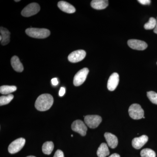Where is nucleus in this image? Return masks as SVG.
Wrapping results in <instances>:
<instances>
[{
  "instance_id": "obj_4",
  "label": "nucleus",
  "mask_w": 157,
  "mask_h": 157,
  "mask_svg": "<svg viewBox=\"0 0 157 157\" xmlns=\"http://www.w3.org/2000/svg\"><path fill=\"white\" fill-rule=\"evenodd\" d=\"M40 10V7L39 4L36 3H32L23 9L21 14L24 17H30L37 14Z\"/></svg>"
},
{
  "instance_id": "obj_12",
  "label": "nucleus",
  "mask_w": 157,
  "mask_h": 157,
  "mask_svg": "<svg viewBox=\"0 0 157 157\" xmlns=\"http://www.w3.org/2000/svg\"><path fill=\"white\" fill-rule=\"evenodd\" d=\"M148 137L145 135L135 137L132 141V146L136 149L141 148L148 141Z\"/></svg>"
},
{
  "instance_id": "obj_34",
  "label": "nucleus",
  "mask_w": 157,
  "mask_h": 157,
  "mask_svg": "<svg viewBox=\"0 0 157 157\" xmlns=\"http://www.w3.org/2000/svg\"></svg>"
},
{
  "instance_id": "obj_21",
  "label": "nucleus",
  "mask_w": 157,
  "mask_h": 157,
  "mask_svg": "<svg viewBox=\"0 0 157 157\" xmlns=\"http://www.w3.org/2000/svg\"><path fill=\"white\" fill-rule=\"evenodd\" d=\"M157 24V20L154 17L150 18L149 21L144 25V28L146 30H151L155 28Z\"/></svg>"
},
{
  "instance_id": "obj_9",
  "label": "nucleus",
  "mask_w": 157,
  "mask_h": 157,
  "mask_svg": "<svg viewBox=\"0 0 157 157\" xmlns=\"http://www.w3.org/2000/svg\"><path fill=\"white\" fill-rule=\"evenodd\" d=\"M86 56V52L83 50H78L73 52L69 55L68 59L73 63H78L83 60Z\"/></svg>"
},
{
  "instance_id": "obj_13",
  "label": "nucleus",
  "mask_w": 157,
  "mask_h": 157,
  "mask_svg": "<svg viewBox=\"0 0 157 157\" xmlns=\"http://www.w3.org/2000/svg\"><path fill=\"white\" fill-rule=\"evenodd\" d=\"M58 6L61 11L66 13L72 14L76 11V9L70 3L65 1H60L58 3Z\"/></svg>"
},
{
  "instance_id": "obj_33",
  "label": "nucleus",
  "mask_w": 157,
  "mask_h": 157,
  "mask_svg": "<svg viewBox=\"0 0 157 157\" xmlns=\"http://www.w3.org/2000/svg\"><path fill=\"white\" fill-rule=\"evenodd\" d=\"M71 137H73V135H71Z\"/></svg>"
},
{
  "instance_id": "obj_14",
  "label": "nucleus",
  "mask_w": 157,
  "mask_h": 157,
  "mask_svg": "<svg viewBox=\"0 0 157 157\" xmlns=\"http://www.w3.org/2000/svg\"><path fill=\"white\" fill-rule=\"evenodd\" d=\"M104 136L107 144L110 148H115L117 147L118 144V139L115 135L107 132L105 133Z\"/></svg>"
},
{
  "instance_id": "obj_3",
  "label": "nucleus",
  "mask_w": 157,
  "mask_h": 157,
  "mask_svg": "<svg viewBox=\"0 0 157 157\" xmlns=\"http://www.w3.org/2000/svg\"><path fill=\"white\" fill-rule=\"evenodd\" d=\"M129 115L133 119L138 120L144 117V111L139 104H132L128 109Z\"/></svg>"
},
{
  "instance_id": "obj_10",
  "label": "nucleus",
  "mask_w": 157,
  "mask_h": 157,
  "mask_svg": "<svg viewBox=\"0 0 157 157\" xmlns=\"http://www.w3.org/2000/svg\"><path fill=\"white\" fill-rule=\"evenodd\" d=\"M128 44L130 48L137 50H144L147 47V44L144 41L137 39H130L128 42Z\"/></svg>"
},
{
  "instance_id": "obj_31",
  "label": "nucleus",
  "mask_w": 157,
  "mask_h": 157,
  "mask_svg": "<svg viewBox=\"0 0 157 157\" xmlns=\"http://www.w3.org/2000/svg\"><path fill=\"white\" fill-rule=\"evenodd\" d=\"M26 157H36L34 156H27Z\"/></svg>"
},
{
  "instance_id": "obj_24",
  "label": "nucleus",
  "mask_w": 157,
  "mask_h": 157,
  "mask_svg": "<svg viewBox=\"0 0 157 157\" xmlns=\"http://www.w3.org/2000/svg\"><path fill=\"white\" fill-rule=\"evenodd\" d=\"M147 97L153 104H157V93L154 91L148 92Z\"/></svg>"
},
{
  "instance_id": "obj_26",
  "label": "nucleus",
  "mask_w": 157,
  "mask_h": 157,
  "mask_svg": "<svg viewBox=\"0 0 157 157\" xmlns=\"http://www.w3.org/2000/svg\"><path fill=\"white\" fill-rule=\"evenodd\" d=\"M138 2L143 5H149L150 4V0H138Z\"/></svg>"
},
{
  "instance_id": "obj_7",
  "label": "nucleus",
  "mask_w": 157,
  "mask_h": 157,
  "mask_svg": "<svg viewBox=\"0 0 157 157\" xmlns=\"http://www.w3.org/2000/svg\"><path fill=\"white\" fill-rule=\"evenodd\" d=\"M84 121L90 128H95L101 123L102 118L98 115H87L85 117Z\"/></svg>"
},
{
  "instance_id": "obj_17",
  "label": "nucleus",
  "mask_w": 157,
  "mask_h": 157,
  "mask_svg": "<svg viewBox=\"0 0 157 157\" xmlns=\"http://www.w3.org/2000/svg\"><path fill=\"white\" fill-rule=\"evenodd\" d=\"M1 36L2 37V40L1 41V44L3 45H7L10 42V32L7 29L1 27L0 29Z\"/></svg>"
},
{
  "instance_id": "obj_29",
  "label": "nucleus",
  "mask_w": 157,
  "mask_h": 157,
  "mask_svg": "<svg viewBox=\"0 0 157 157\" xmlns=\"http://www.w3.org/2000/svg\"><path fill=\"white\" fill-rule=\"evenodd\" d=\"M109 157H121L117 153H114L113 154L111 155Z\"/></svg>"
},
{
  "instance_id": "obj_5",
  "label": "nucleus",
  "mask_w": 157,
  "mask_h": 157,
  "mask_svg": "<svg viewBox=\"0 0 157 157\" xmlns=\"http://www.w3.org/2000/svg\"><path fill=\"white\" fill-rule=\"evenodd\" d=\"M89 70L87 68H84L78 71L74 76L73 84L75 86H78L83 84L87 77Z\"/></svg>"
},
{
  "instance_id": "obj_28",
  "label": "nucleus",
  "mask_w": 157,
  "mask_h": 157,
  "mask_svg": "<svg viewBox=\"0 0 157 157\" xmlns=\"http://www.w3.org/2000/svg\"><path fill=\"white\" fill-rule=\"evenodd\" d=\"M51 82L53 86H57L59 83L58 80L57 78H52Z\"/></svg>"
},
{
  "instance_id": "obj_1",
  "label": "nucleus",
  "mask_w": 157,
  "mask_h": 157,
  "mask_svg": "<svg viewBox=\"0 0 157 157\" xmlns=\"http://www.w3.org/2000/svg\"><path fill=\"white\" fill-rule=\"evenodd\" d=\"M53 97L49 94H43L37 98L35 107L39 111H45L50 109L53 104Z\"/></svg>"
},
{
  "instance_id": "obj_6",
  "label": "nucleus",
  "mask_w": 157,
  "mask_h": 157,
  "mask_svg": "<svg viewBox=\"0 0 157 157\" xmlns=\"http://www.w3.org/2000/svg\"><path fill=\"white\" fill-rule=\"evenodd\" d=\"M25 143V138H19L11 142L8 147V151L10 153H16L19 151L24 146Z\"/></svg>"
},
{
  "instance_id": "obj_22",
  "label": "nucleus",
  "mask_w": 157,
  "mask_h": 157,
  "mask_svg": "<svg viewBox=\"0 0 157 157\" xmlns=\"http://www.w3.org/2000/svg\"><path fill=\"white\" fill-rule=\"evenodd\" d=\"M13 98L14 95L11 94L7 96H1L0 97V105L2 106L9 104Z\"/></svg>"
},
{
  "instance_id": "obj_16",
  "label": "nucleus",
  "mask_w": 157,
  "mask_h": 157,
  "mask_svg": "<svg viewBox=\"0 0 157 157\" xmlns=\"http://www.w3.org/2000/svg\"><path fill=\"white\" fill-rule=\"evenodd\" d=\"M11 65L14 70L17 72H22L24 70L22 64L20 61L18 57L14 56L11 59Z\"/></svg>"
},
{
  "instance_id": "obj_20",
  "label": "nucleus",
  "mask_w": 157,
  "mask_h": 157,
  "mask_svg": "<svg viewBox=\"0 0 157 157\" xmlns=\"http://www.w3.org/2000/svg\"><path fill=\"white\" fill-rule=\"evenodd\" d=\"M54 144L52 141H46L42 145V150L43 153L49 155L53 151Z\"/></svg>"
},
{
  "instance_id": "obj_30",
  "label": "nucleus",
  "mask_w": 157,
  "mask_h": 157,
  "mask_svg": "<svg viewBox=\"0 0 157 157\" xmlns=\"http://www.w3.org/2000/svg\"><path fill=\"white\" fill-rule=\"evenodd\" d=\"M154 32L155 33L157 34V19L156 25L154 29Z\"/></svg>"
},
{
  "instance_id": "obj_15",
  "label": "nucleus",
  "mask_w": 157,
  "mask_h": 157,
  "mask_svg": "<svg viewBox=\"0 0 157 157\" xmlns=\"http://www.w3.org/2000/svg\"><path fill=\"white\" fill-rule=\"evenodd\" d=\"M108 6V1L107 0H93L91 2V7L97 10L106 9Z\"/></svg>"
},
{
  "instance_id": "obj_32",
  "label": "nucleus",
  "mask_w": 157,
  "mask_h": 157,
  "mask_svg": "<svg viewBox=\"0 0 157 157\" xmlns=\"http://www.w3.org/2000/svg\"><path fill=\"white\" fill-rule=\"evenodd\" d=\"M20 0H18V1H15V2H20Z\"/></svg>"
},
{
  "instance_id": "obj_8",
  "label": "nucleus",
  "mask_w": 157,
  "mask_h": 157,
  "mask_svg": "<svg viewBox=\"0 0 157 157\" xmlns=\"http://www.w3.org/2000/svg\"><path fill=\"white\" fill-rule=\"evenodd\" d=\"M71 128L74 132L78 133L81 136H84L86 135L87 128L85 124L81 120L74 121L72 124Z\"/></svg>"
},
{
  "instance_id": "obj_19",
  "label": "nucleus",
  "mask_w": 157,
  "mask_h": 157,
  "mask_svg": "<svg viewBox=\"0 0 157 157\" xmlns=\"http://www.w3.org/2000/svg\"><path fill=\"white\" fill-rule=\"evenodd\" d=\"M17 90V87L14 86H2L0 87V93L2 94H10Z\"/></svg>"
},
{
  "instance_id": "obj_18",
  "label": "nucleus",
  "mask_w": 157,
  "mask_h": 157,
  "mask_svg": "<svg viewBox=\"0 0 157 157\" xmlns=\"http://www.w3.org/2000/svg\"><path fill=\"white\" fill-rule=\"evenodd\" d=\"M109 154L108 146L106 143L101 144L97 151V155L98 157H106Z\"/></svg>"
},
{
  "instance_id": "obj_27",
  "label": "nucleus",
  "mask_w": 157,
  "mask_h": 157,
  "mask_svg": "<svg viewBox=\"0 0 157 157\" xmlns=\"http://www.w3.org/2000/svg\"><path fill=\"white\" fill-rule=\"evenodd\" d=\"M66 92V90L64 87H62L61 88L59 91V96L60 97H63L65 94Z\"/></svg>"
},
{
  "instance_id": "obj_11",
  "label": "nucleus",
  "mask_w": 157,
  "mask_h": 157,
  "mask_svg": "<svg viewBox=\"0 0 157 157\" xmlns=\"http://www.w3.org/2000/svg\"><path fill=\"white\" fill-rule=\"evenodd\" d=\"M119 76L117 73H113L109 76L107 82V88L110 91L114 90L118 85Z\"/></svg>"
},
{
  "instance_id": "obj_25",
  "label": "nucleus",
  "mask_w": 157,
  "mask_h": 157,
  "mask_svg": "<svg viewBox=\"0 0 157 157\" xmlns=\"http://www.w3.org/2000/svg\"><path fill=\"white\" fill-rule=\"evenodd\" d=\"M53 157H64L63 152L60 150H58L55 154Z\"/></svg>"
},
{
  "instance_id": "obj_23",
  "label": "nucleus",
  "mask_w": 157,
  "mask_h": 157,
  "mask_svg": "<svg viewBox=\"0 0 157 157\" xmlns=\"http://www.w3.org/2000/svg\"><path fill=\"white\" fill-rule=\"evenodd\" d=\"M141 157H156L155 152L150 148L144 149L140 152Z\"/></svg>"
},
{
  "instance_id": "obj_2",
  "label": "nucleus",
  "mask_w": 157,
  "mask_h": 157,
  "mask_svg": "<svg viewBox=\"0 0 157 157\" xmlns=\"http://www.w3.org/2000/svg\"><path fill=\"white\" fill-rule=\"evenodd\" d=\"M25 33L29 36L36 39H45L50 35V31L46 29L31 28L26 29Z\"/></svg>"
}]
</instances>
